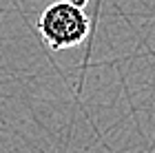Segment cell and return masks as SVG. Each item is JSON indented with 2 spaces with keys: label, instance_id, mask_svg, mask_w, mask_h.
Returning a JSON list of instances; mask_svg holds the SVG:
<instances>
[{
  "label": "cell",
  "instance_id": "6da1fadb",
  "mask_svg": "<svg viewBox=\"0 0 155 153\" xmlns=\"http://www.w3.org/2000/svg\"><path fill=\"white\" fill-rule=\"evenodd\" d=\"M38 31L51 49H71L89 36V16L84 9L60 0L49 5L38 20Z\"/></svg>",
  "mask_w": 155,
  "mask_h": 153
},
{
  "label": "cell",
  "instance_id": "7a4b0ae2",
  "mask_svg": "<svg viewBox=\"0 0 155 153\" xmlns=\"http://www.w3.org/2000/svg\"><path fill=\"white\" fill-rule=\"evenodd\" d=\"M64 2H69V5H73V7H80V9H84L89 0H64Z\"/></svg>",
  "mask_w": 155,
  "mask_h": 153
}]
</instances>
